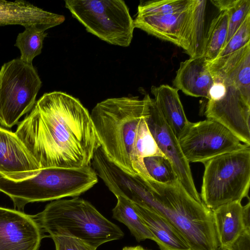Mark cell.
<instances>
[{
    "label": "cell",
    "mask_w": 250,
    "mask_h": 250,
    "mask_svg": "<svg viewBox=\"0 0 250 250\" xmlns=\"http://www.w3.org/2000/svg\"><path fill=\"white\" fill-rule=\"evenodd\" d=\"M41 169L15 132L0 127V175L19 181L34 176Z\"/></svg>",
    "instance_id": "cell-13"
},
{
    "label": "cell",
    "mask_w": 250,
    "mask_h": 250,
    "mask_svg": "<svg viewBox=\"0 0 250 250\" xmlns=\"http://www.w3.org/2000/svg\"><path fill=\"white\" fill-rule=\"evenodd\" d=\"M122 250H150L144 249L141 246L125 247Z\"/></svg>",
    "instance_id": "cell-31"
},
{
    "label": "cell",
    "mask_w": 250,
    "mask_h": 250,
    "mask_svg": "<svg viewBox=\"0 0 250 250\" xmlns=\"http://www.w3.org/2000/svg\"><path fill=\"white\" fill-rule=\"evenodd\" d=\"M54 242L56 250H96L81 239L65 235L51 237Z\"/></svg>",
    "instance_id": "cell-28"
},
{
    "label": "cell",
    "mask_w": 250,
    "mask_h": 250,
    "mask_svg": "<svg viewBox=\"0 0 250 250\" xmlns=\"http://www.w3.org/2000/svg\"><path fill=\"white\" fill-rule=\"evenodd\" d=\"M65 6L87 32L108 43L130 44L135 28L129 9L122 0H67Z\"/></svg>",
    "instance_id": "cell-8"
},
{
    "label": "cell",
    "mask_w": 250,
    "mask_h": 250,
    "mask_svg": "<svg viewBox=\"0 0 250 250\" xmlns=\"http://www.w3.org/2000/svg\"><path fill=\"white\" fill-rule=\"evenodd\" d=\"M229 11L228 33L224 46L239 28L248 15L250 14V0H236Z\"/></svg>",
    "instance_id": "cell-27"
},
{
    "label": "cell",
    "mask_w": 250,
    "mask_h": 250,
    "mask_svg": "<svg viewBox=\"0 0 250 250\" xmlns=\"http://www.w3.org/2000/svg\"><path fill=\"white\" fill-rule=\"evenodd\" d=\"M42 81L32 64L20 58L4 63L0 69V124L11 128L36 103Z\"/></svg>",
    "instance_id": "cell-9"
},
{
    "label": "cell",
    "mask_w": 250,
    "mask_h": 250,
    "mask_svg": "<svg viewBox=\"0 0 250 250\" xmlns=\"http://www.w3.org/2000/svg\"><path fill=\"white\" fill-rule=\"evenodd\" d=\"M182 152L189 163H202L221 154L242 149L243 144L228 128L211 119L189 122L178 138Z\"/></svg>",
    "instance_id": "cell-10"
},
{
    "label": "cell",
    "mask_w": 250,
    "mask_h": 250,
    "mask_svg": "<svg viewBox=\"0 0 250 250\" xmlns=\"http://www.w3.org/2000/svg\"><path fill=\"white\" fill-rule=\"evenodd\" d=\"M119 194L165 217L183 234L191 250H218L220 244L212 210L193 198L178 180L171 184L125 174Z\"/></svg>",
    "instance_id": "cell-3"
},
{
    "label": "cell",
    "mask_w": 250,
    "mask_h": 250,
    "mask_svg": "<svg viewBox=\"0 0 250 250\" xmlns=\"http://www.w3.org/2000/svg\"><path fill=\"white\" fill-rule=\"evenodd\" d=\"M64 20L62 15L44 10L26 1L0 0V26L35 25L45 31Z\"/></svg>",
    "instance_id": "cell-14"
},
{
    "label": "cell",
    "mask_w": 250,
    "mask_h": 250,
    "mask_svg": "<svg viewBox=\"0 0 250 250\" xmlns=\"http://www.w3.org/2000/svg\"><path fill=\"white\" fill-rule=\"evenodd\" d=\"M220 248L229 250L246 230L250 229V203L235 201L212 210Z\"/></svg>",
    "instance_id": "cell-15"
},
{
    "label": "cell",
    "mask_w": 250,
    "mask_h": 250,
    "mask_svg": "<svg viewBox=\"0 0 250 250\" xmlns=\"http://www.w3.org/2000/svg\"><path fill=\"white\" fill-rule=\"evenodd\" d=\"M43 233L33 215L0 207V250H39Z\"/></svg>",
    "instance_id": "cell-12"
},
{
    "label": "cell",
    "mask_w": 250,
    "mask_h": 250,
    "mask_svg": "<svg viewBox=\"0 0 250 250\" xmlns=\"http://www.w3.org/2000/svg\"><path fill=\"white\" fill-rule=\"evenodd\" d=\"M15 133L41 169L90 166L100 147L88 110L78 99L60 91L44 93Z\"/></svg>",
    "instance_id": "cell-1"
},
{
    "label": "cell",
    "mask_w": 250,
    "mask_h": 250,
    "mask_svg": "<svg viewBox=\"0 0 250 250\" xmlns=\"http://www.w3.org/2000/svg\"><path fill=\"white\" fill-rule=\"evenodd\" d=\"M151 98L146 94L143 99L138 97L107 99L98 103L90 114L100 147L107 157L124 171L146 180L152 179L144 158L166 157L146 121Z\"/></svg>",
    "instance_id": "cell-2"
},
{
    "label": "cell",
    "mask_w": 250,
    "mask_h": 250,
    "mask_svg": "<svg viewBox=\"0 0 250 250\" xmlns=\"http://www.w3.org/2000/svg\"><path fill=\"white\" fill-rule=\"evenodd\" d=\"M189 6L184 11L174 14L136 16L133 20L135 28L141 29L150 35L180 47L181 36Z\"/></svg>",
    "instance_id": "cell-18"
},
{
    "label": "cell",
    "mask_w": 250,
    "mask_h": 250,
    "mask_svg": "<svg viewBox=\"0 0 250 250\" xmlns=\"http://www.w3.org/2000/svg\"><path fill=\"white\" fill-rule=\"evenodd\" d=\"M218 250H223V249H221L219 248Z\"/></svg>",
    "instance_id": "cell-32"
},
{
    "label": "cell",
    "mask_w": 250,
    "mask_h": 250,
    "mask_svg": "<svg viewBox=\"0 0 250 250\" xmlns=\"http://www.w3.org/2000/svg\"><path fill=\"white\" fill-rule=\"evenodd\" d=\"M33 216L42 232L48 233L50 237L71 236L96 248L124 236L117 225L89 202L78 197L54 200Z\"/></svg>",
    "instance_id": "cell-5"
},
{
    "label": "cell",
    "mask_w": 250,
    "mask_h": 250,
    "mask_svg": "<svg viewBox=\"0 0 250 250\" xmlns=\"http://www.w3.org/2000/svg\"><path fill=\"white\" fill-rule=\"evenodd\" d=\"M200 198L213 210L248 196L250 185V145L216 156L204 163Z\"/></svg>",
    "instance_id": "cell-7"
},
{
    "label": "cell",
    "mask_w": 250,
    "mask_h": 250,
    "mask_svg": "<svg viewBox=\"0 0 250 250\" xmlns=\"http://www.w3.org/2000/svg\"><path fill=\"white\" fill-rule=\"evenodd\" d=\"M250 42V14L246 17L239 28L222 48L215 60L222 59Z\"/></svg>",
    "instance_id": "cell-26"
},
{
    "label": "cell",
    "mask_w": 250,
    "mask_h": 250,
    "mask_svg": "<svg viewBox=\"0 0 250 250\" xmlns=\"http://www.w3.org/2000/svg\"><path fill=\"white\" fill-rule=\"evenodd\" d=\"M213 83L208 62L203 55L182 62L173 81L174 88L186 95L207 99Z\"/></svg>",
    "instance_id": "cell-16"
},
{
    "label": "cell",
    "mask_w": 250,
    "mask_h": 250,
    "mask_svg": "<svg viewBox=\"0 0 250 250\" xmlns=\"http://www.w3.org/2000/svg\"><path fill=\"white\" fill-rule=\"evenodd\" d=\"M229 250H250V229L245 231Z\"/></svg>",
    "instance_id": "cell-29"
},
{
    "label": "cell",
    "mask_w": 250,
    "mask_h": 250,
    "mask_svg": "<svg viewBox=\"0 0 250 250\" xmlns=\"http://www.w3.org/2000/svg\"><path fill=\"white\" fill-rule=\"evenodd\" d=\"M117 202L112 209V217L125 225L138 242L154 237L136 211L133 203L121 196H117Z\"/></svg>",
    "instance_id": "cell-21"
},
{
    "label": "cell",
    "mask_w": 250,
    "mask_h": 250,
    "mask_svg": "<svg viewBox=\"0 0 250 250\" xmlns=\"http://www.w3.org/2000/svg\"><path fill=\"white\" fill-rule=\"evenodd\" d=\"M191 0H163L142 2L137 16H161L181 12L190 5Z\"/></svg>",
    "instance_id": "cell-24"
},
{
    "label": "cell",
    "mask_w": 250,
    "mask_h": 250,
    "mask_svg": "<svg viewBox=\"0 0 250 250\" xmlns=\"http://www.w3.org/2000/svg\"><path fill=\"white\" fill-rule=\"evenodd\" d=\"M236 1V0H211V2L220 11L230 9L234 5Z\"/></svg>",
    "instance_id": "cell-30"
},
{
    "label": "cell",
    "mask_w": 250,
    "mask_h": 250,
    "mask_svg": "<svg viewBox=\"0 0 250 250\" xmlns=\"http://www.w3.org/2000/svg\"><path fill=\"white\" fill-rule=\"evenodd\" d=\"M146 121L159 148L171 162L183 187L193 198L201 201L194 183L189 163L182 152L177 138L152 98Z\"/></svg>",
    "instance_id": "cell-11"
},
{
    "label": "cell",
    "mask_w": 250,
    "mask_h": 250,
    "mask_svg": "<svg viewBox=\"0 0 250 250\" xmlns=\"http://www.w3.org/2000/svg\"><path fill=\"white\" fill-rule=\"evenodd\" d=\"M145 167L154 181L164 184H171L178 180L170 160L166 157L152 156L144 158Z\"/></svg>",
    "instance_id": "cell-25"
},
{
    "label": "cell",
    "mask_w": 250,
    "mask_h": 250,
    "mask_svg": "<svg viewBox=\"0 0 250 250\" xmlns=\"http://www.w3.org/2000/svg\"><path fill=\"white\" fill-rule=\"evenodd\" d=\"M207 0H191L181 36V46L190 58L203 56Z\"/></svg>",
    "instance_id": "cell-19"
},
{
    "label": "cell",
    "mask_w": 250,
    "mask_h": 250,
    "mask_svg": "<svg viewBox=\"0 0 250 250\" xmlns=\"http://www.w3.org/2000/svg\"><path fill=\"white\" fill-rule=\"evenodd\" d=\"M208 66L225 90L217 100L208 101L205 115L224 125L243 144L250 145V50L242 48Z\"/></svg>",
    "instance_id": "cell-4"
},
{
    "label": "cell",
    "mask_w": 250,
    "mask_h": 250,
    "mask_svg": "<svg viewBox=\"0 0 250 250\" xmlns=\"http://www.w3.org/2000/svg\"><path fill=\"white\" fill-rule=\"evenodd\" d=\"M24 28V30L17 36L14 45L20 51V59L25 63L32 64L33 59L41 53L47 34L35 25Z\"/></svg>",
    "instance_id": "cell-23"
},
{
    "label": "cell",
    "mask_w": 250,
    "mask_h": 250,
    "mask_svg": "<svg viewBox=\"0 0 250 250\" xmlns=\"http://www.w3.org/2000/svg\"><path fill=\"white\" fill-rule=\"evenodd\" d=\"M98 176L90 166L80 168L48 167L34 176L19 181L0 175V191L8 196L18 210L29 203L78 196L98 182Z\"/></svg>",
    "instance_id": "cell-6"
},
{
    "label": "cell",
    "mask_w": 250,
    "mask_h": 250,
    "mask_svg": "<svg viewBox=\"0 0 250 250\" xmlns=\"http://www.w3.org/2000/svg\"><path fill=\"white\" fill-rule=\"evenodd\" d=\"M229 17V10L220 11L210 24L206 34L203 54L208 62L216 59L225 43Z\"/></svg>",
    "instance_id": "cell-22"
},
{
    "label": "cell",
    "mask_w": 250,
    "mask_h": 250,
    "mask_svg": "<svg viewBox=\"0 0 250 250\" xmlns=\"http://www.w3.org/2000/svg\"><path fill=\"white\" fill-rule=\"evenodd\" d=\"M151 92L154 102L176 137L181 136L188 125L181 102L178 90L167 84L152 86Z\"/></svg>",
    "instance_id": "cell-20"
},
{
    "label": "cell",
    "mask_w": 250,
    "mask_h": 250,
    "mask_svg": "<svg viewBox=\"0 0 250 250\" xmlns=\"http://www.w3.org/2000/svg\"><path fill=\"white\" fill-rule=\"evenodd\" d=\"M132 203L160 250H191L183 234L165 217L151 208Z\"/></svg>",
    "instance_id": "cell-17"
}]
</instances>
